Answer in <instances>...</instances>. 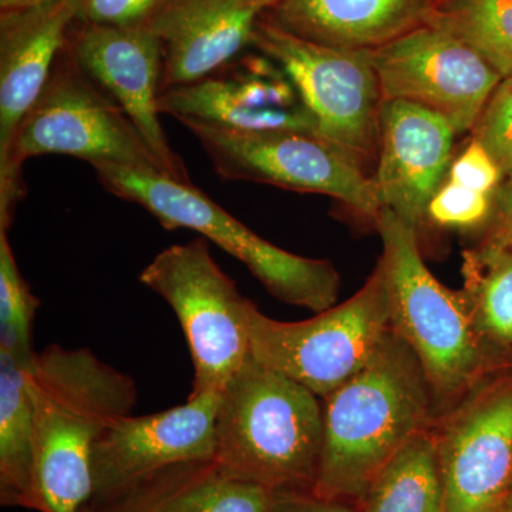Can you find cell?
<instances>
[{"mask_svg":"<svg viewBox=\"0 0 512 512\" xmlns=\"http://www.w3.org/2000/svg\"><path fill=\"white\" fill-rule=\"evenodd\" d=\"M82 512H94V511H93V510H90V508H89V507H87V505H86V507H84V508H83V511H82Z\"/></svg>","mask_w":512,"mask_h":512,"instance_id":"cell-34","label":"cell"},{"mask_svg":"<svg viewBox=\"0 0 512 512\" xmlns=\"http://www.w3.org/2000/svg\"><path fill=\"white\" fill-rule=\"evenodd\" d=\"M456 131L443 117L416 104L383 100L375 177L383 210L414 229L450 165Z\"/></svg>","mask_w":512,"mask_h":512,"instance_id":"cell-16","label":"cell"},{"mask_svg":"<svg viewBox=\"0 0 512 512\" xmlns=\"http://www.w3.org/2000/svg\"><path fill=\"white\" fill-rule=\"evenodd\" d=\"M29 365L0 350V501L39 511Z\"/></svg>","mask_w":512,"mask_h":512,"instance_id":"cell-21","label":"cell"},{"mask_svg":"<svg viewBox=\"0 0 512 512\" xmlns=\"http://www.w3.org/2000/svg\"><path fill=\"white\" fill-rule=\"evenodd\" d=\"M272 493L222 473L214 460L192 461L148 478L94 512H268Z\"/></svg>","mask_w":512,"mask_h":512,"instance_id":"cell-20","label":"cell"},{"mask_svg":"<svg viewBox=\"0 0 512 512\" xmlns=\"http://www.w3.org/2000/svg\"><path fill=\"white\" fill-rule=\"evenodd\" d=\"M39 512H82L92 500L94 443L133 414L137 386L90 349L50 345L28 367Z\"/></svg>","mask_w":512,"mask_h":512,"instance_id":"cell-2","label":"cell"},{"mask_svg":"<svg viewBox=\"0 0 512 512\" xmlns=\"http://www.w3.org/2000/svg\"><path fill=\"white\" fill-rule=\"evenodd\" d=\"M244 320L251 356L319 399L359 373L392 330L389 293L379 264L352 298L311 319H272L248 299Z\"/></svg>","mask_w":512,"mask_h":512,"instance_id":"cell-7","label":"cell"},{"mask_svg":"<svg viewBox=\"0 0 512 512\" xmlns=\"http://www.w3.org/2000/svg\"><path fill=\"white\" fill-rule=\"evenodd\" d=\"M220 400V392L202 393L164 412L113 421L93 446V495L87 505H109L178 464L214 460Z\"/></svg>","mask_w":512,"mask_h":512,"instance_id":"cell-12","label":"cell"},{"mask_svg":"<svg viewBox=\"0 0 512 512\" xmlns=\"http://www.w3.org/2000/svg\"><path fill=\"white\" fill-rule=\"evenodd\" d=\"M167 0H79L77 22L90 25L148 26Z\"/></svg>","mask_w":512,"mask_h":512,"instance_id":"cell-28","label":"cell"},{"mask_svg":"<svg viewBox=\"0 0 512 512\" xmlns=\"http://www.w3.org/2000/svg\"><path fill=\"white\" fill-rule=\"evenodd\" d=\"M491 235L488 241L512 248V178L493 194V210H491Z\"/></svg>","mask_w":512,"mask_h":512,"instance_id":"cell-31","label":"cell"},{"mask_svg":"<svg viewBox=\"0 0 512 512\" xmlns=\"http://www.w3.org/2000/svg\"><path fill=\"white\" fill-rule=\"evenodd\" d=\"M49 2V0H0V9L13 10L29 8V6L40 5V3Z\"/></svg>","mask_w":512,"mask_h":512,"instance_id":"cell-32","label":"cell"},{"mask_svg":"<svg viewBox=\"0 0 512 512\" xmlns=\"http://www.w3.org/2000/svg\"><path fill=\"white\" fill-rule=\"evenodd\" d=\"M493 195L468 190L453 181L441 185L427 207L426 221L440 228L474 229L490 220Z\"/></svg>","mask_w":512,"mask_h":512,"instance_id":"cell-27","label":"cell"},{"mask_svg":"<svg viewBox=\"0 0 512 512\" xmlns=\"http://www.w3.org/2000/svg\"><path fill=\"white\" fill-rule=\"evenodd\" d=\"M322 412L312 493L346 501L362 500L384 464L439 417L419 359L393 329L359 373L322 399Z\"/></svg>","mask_w":512,"mask_h":512,"instance_id":"cell-1","label":"cell"},{"mask_svg":"<svg viewBox=\"0 0 512 512\" xmlns=\"http://www.w3.org/2000/svg\"><path fill=\"white\" fill-rule=\"evenodd\" d=\"M463 293L485 338L512 345V248L487 241L463 252Z\"/></svg>","mask_w":512,"mask_h":512,"instance_id":"cell-23","label":"cell"},{"mask_svg":"<svg viewBox=\"0 0 512 512\" xmlns=\"http://www.w3.org/2000/svg\"><path fill=\"white\" fill-rule=\"evenodd\" d=\"M498 512H512V484L510 491H508L507 498H505L503 507H501Z\"/></svg>","mask_w":512,"mask_h":512,"instance_id":"cell-33","label":"cell"},{"mask_svg":"<svg viewBox=\"0 0 512 512\" xmlns=\"http://www.w3.org/2000/svg\"><path fill=\"white\" fill-rule=\"evenodd\" d=\"M252 45L288 74L323 137L365 165L377 161L383 97L369 50L309 42L279 28L265 13Z\"/></svg>","mask_w":512,"mask_h":512,"instance_id":"cell-10","label":"cell"},{"mask_svg":"<svg viewBox=\"0 0 512 512\" xmlns=\"http://www.w3.org/2000/svg\"><path fill=\"white\" fill-rule=\"evenodd\" d=\"M375 225L392 329L419 359L440 416L487 379L493 342L478 329L463 291L448 289L424 264L417 229L389 210Z\"/></svg>","mask_w":512,"mask_h":512,"instance_id":"cell-4","label":"cell"},{"mask_svg":"<svg viewBox=\"0 0 512 512\" xmlns=\"http://www.w3.org/2000/svg\"><path fill=\"white\" fill-rule=\"evenodd\" d=\"M434 430L446 512L500 511L512 484V379H484Z\"/></svg>","mask_w":512,"mask_h":512,"instance_id":"cell-13","label":"cell"},{"mask_svg":"<svg viewBox=\"0 0 512 512\" xmlns=\"http://www.w3.org/2000/svg\"><path fill=\"white\" fill-rule=\"evenodd\" d=\"M427 25L466 43L503 79L512 76V0H444Z\"/></svg>","mask_w":512,"mask_h":512,"instance_id":"cell-24","label":"cell"},{"mask_svg":"<svg viewBox=\"0 0 512 512\" xmlns=\"http://www.w3.org/2000/svg\"><path fill=\"white\" fill-rule=\"evenodd\" d=\"M79 0H49L0 15V161L45 89L77 20Z\"/></svg>","mask_w":512,"mask_h":512,"instance_id":"cell-18","label":"cell"},{"mask_svg":"<svg viewBox=\"0 0 512 512\" xmlns=\"http://www.w3.org/2000/svg\"><path fill=\"white\" fill-rule=\"evenodd\" d=\"M268 512H362L346 500L319 497L312 491L272 493Z\"/></svg>","mask_w":512,"mask_h":512,"instance_id":"cell-30","label":"cell"},{"mask_svg":"<svg viewBox=\"0 0 512 512\" xmlns=\"http://www.w3.org/2000/svg\"><path fill=\"white\" fill-rule=\"evenodd\" d=\"M214 461L271 491H313L323 443L322 399L249 356L221 392Z\"/></svg>","mask_w":512,"mask_h":512,"instance_id":"cell-3","label":"cell"},{"mask_svg":"<svg viewBox=\"0 0 512 512\" xmlns=\"http://www.w3.org/2000/svg\"><path fill=\"white\" fill-rule=\"evenodd\" d=\"M101 185L150 212L165 229H191L247 266L279 301L319 313L338 301L340 276L332 262L292 254L252 232L191 181L154 167L97 165Z\"/></svg>","mask_w":512,"mask_h":512,"instance_id":"cell-5","label":"cell"},{"mask_svg":"<svg viewBox=\"0 0 512 512\" xmlns=\"http://www.w3.org/2000/svg\"><path fill=\"white\" fill-rule=\"evenodd\" d=\"M40 301L20 274L13 255L8 229L0 228V350L32 363L33 322Z\"/></svg>","mask_w":512,"mask_h":512,"instance_id":"cell-25","label":"cell"},{"mask_svg":"<svg viewBox=\"0 0 512 512\" xmlns=\"http://www.w3.org/2000/svg\"><path fill=\"white\" fill-rule=\"evenodd\" d=\"M369 52L383 100L433 111L456 134L474 127L503 80L471 47L436 26H420Z\"/></svg>","mask_w":512,"mask_h":512,"instance_id":"cell-11","label":"cell"},{"mask_svg":"<svg viewBox=\"0 0 512 512\" xmlns=\"http://www.w3.org/2000/svg\"><path fill=\"white\" fill-rule=\"evenodd\" d=\"M503 178L504 175L493 158L473 137L466 150L451 163L448 170V181L487 195L494 194Z\"/></svg>","mask_w":512,"mask_h":512,"instance_id":"cell-29","label":"cell"},{"mask_svg":"<svg viewBox=\"0 0 512 512\" xmlns=\"http://www.w3.org/2000/svg\"><path fill=\"white\" fill-rule=\"evenodd\" d=\"M158 111L187 128L319 133L288 74L265 55L237 57L198 82L164 90Z\"/></svg>","mask_w":512,"mask_h":512,"instance_id":"cell-14","label":"cell"},{"mask_svg":"<svg viewBox=\"0 0 512 512\" xmlns=\"http://www.w3.org/2000/svg\"><path fill=\"white\" fill-rule=\"evenodd\" d=\"M471 131L504 178H512V76L495 87Z\"/></svg>","mask_w":512,"mask_h":512,"instance_id":"cell-26","label":"cell"},{"mask_svg":"<svg viewBox=\"0 0 512 512\" xmlns=\"http://www.w3.org/2000/svg\"><path fill=\"white\" fill-rule=\"evenodd\" d=\"M222 180L329 195L376 222L383 211L375 177L349 150L311 131L237 133L192 126Z\"/></svg>","mask_w":512,"mask_h":512,"instance_id":"cell-9","label":"cell"},{"mask_svg":"<svg viewBox=\"0 0 512 512\" xmlns=\"http://www.w3.org/2000/svg\"><path fill=\"white\" fill-rule=\"evenodd\" d=\"M138 279L171 306L183 328L194 365L190 396L221 393L251 356L248 298L212 258L208 239L163 249Z\"/></svg>","mask_w":512,"mask_h":512,"instance_id":"cell-8","label":"cell"},{"mask_svg":"<svg viewBox=\"0 0 512 512\" xmlns=\"http://www.w3.org/2000/svg\"><path fill=\"white\" fill-rule=\"evenodd\" d=\"M45 154L72 156L92 167L141 165L161 171L127 114L84 72L67 43L8 157L0 161V228L9 229L25 195L23 164Z\"/></svg>","mask_w":512,"mask_h":512,"instance_id":"cell-6","label":"cell"},{"mask_svg":"<svg viewBox=\"0 0 512 512\" xmlns=\"http://www.w3.org/2000/svg\"><path fill=\"white\" fill-rule=\"evenodd\" d=\"M278 0H167L150 28L163 46L161 92L204 79L252 45Z\"/></svg>","mask_w":512,"mask_h":512,"instance_id":"cell-17","label":"cell"},{"mask_svg":"<svg viewBox=\"0 0 512 512\" xmlns=\"http://www.w3.org/2000/svg\"><path fill=\"white\" fill-rule=\"evenodd\" d=\"M434 0H278L266 18L322 46L375 50L427 25Z\"/></svg>","mask_w":512,"mask_h":512,"instance_id":"cell-19","label":"cell"},{"mask_svg":"<svg viewBox=\"0 0 512 512\" xmlns=\"http://www.w3.org/2000/svg\"><path fill=\"white\" fill-rule=\"evenodd\" d=\"M79 23V29L67 36V47L74 59L127 114L156 158L161 173L174 180L190 181L187 168L171 148L161 126L160 37L150 26L119 28Z\"/></svg>","mask_w":512,"mask_h":512,"instance_id":"cell-15","label":"cell"},{"mask_svg":"<svg viewBox=\"0 0 512 512\" xmlns=\"http://www.w3.org/2000/svg\"><path fill=\"white\" fill-rule=\"evenodd\" d=\"M362 512H446L436 430L400 448L367 487Z\"/></svg>","mask_w":512,"mask_h":512,"instance_id":"cell-22","label":"cell"}]
</instances>
